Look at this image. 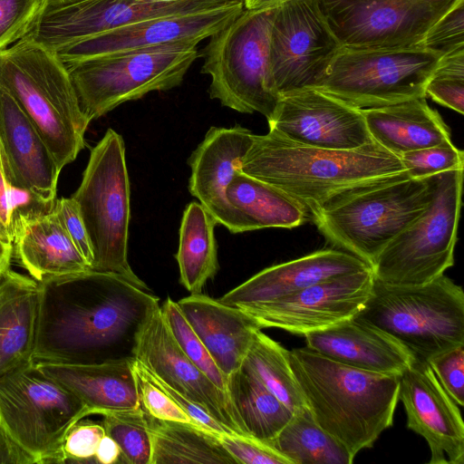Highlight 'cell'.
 <instances>
[{"instance_id":"cell-1","label":"cell","mask_w":464,"mask_h":464,"mask_svg":"<svg viewBox=\"0 0 464 464\" xmlns=\"http://www.w3.org/2000/svg\"><path fill=\"white\" fill-rule=\"evenodd\" d=\"M33 361L97 364L134 361L159 297L123 277L86 270L44 279Z\"/></svg>"},{"instance_id":"cell-2","label":"cell","mask_w":464,"mask_h":464,"mask_svg":"<svg viewBox=\"0 0 464 464\" xmlns=\"http://www.w3.org/2000/svg\"><path fill=\"white\" fill-rule=\"evenodd\" d=\"M289 361L315 422L354 458L392 426L399 375L350 367L306 346L289 351Z\"/></svg>"},{"instance_id":"cell-3","label":"cell","mask_w":464,"mask_h":464,"mask_svg":"<svg viewBox=\"0 0 464 464\" xmlns=\"http://www.w3.org/2000/svg\"><path fill=\"white\" fill-rule=\"evenodd\" d=\"M238 169L280 188L309 213L345 189L404 170L400 157L375 141L353 150L323 149L274 130L253 135Z\"/></svg>"},{"instance_id":"cell-4","label":"cell","mask_w":464,"mask_h":464,"mask_svg":"<svg viewBox=\"0 0 464 464\" xmlns=\"http://www.w3.org/2000/svg\"><path fill=\"white\" fill-rule=\"evenodd\" d=\"M432 192V176L413 179L403 170L345 189L310 216L331 246L372 267L390 242L427 209Z\"/></svg>"},{"instance_id":"cell-5","label":"cell","mask_w":464,"mask_h":464,"mask_svg":"<svg viewBox=\"0 0 464 464\" xmlns=\"http://www.w3.org/2000/svg\"><path fill=\"white\" fill-rule=\"evenodd\" d=\"M0 88L34 125L61 169L76 159L90 121L53 51L29 36L0 50Z\"/></svg>"},{"instance_id":"cell-6","label":"cell","mask_w":464,"mask_h":464,"mask_svg":"<svg viewBox=\"0 0 464 464\" xmlns=\"http://www.w3.org/2000/svg\"><path fill=\"white\" fill-rule=\"evenodd\" d=\"M353 317L387 334L420 361L464 345V292L444 274L420 285L374 278Z\"/></svg>"},{"instance_id":"cell-7","label":"cell","mask_w":464,"mask_h":464,"mask_svg":"<svg viewBox=\"0 0 464 464\" xmlns=\"http://www.w3.org/2000/svg\"><path fill=\"white\" fill-rule=\"evenodd\" d=\"M277 5L245 8L198 51L203 58L200 72L211 77L209 97L238 112H259L267 121L281 98L269 61L270 28Z\"/></svg>"},{"instance_id":"cell-8","label":"cell","mask_w":464,"mask_h":464,"mask_svg":"<svg viewBox=\"0 0 464 464\" xmlns=\"http://www.w3.org/2000/svg\"><path fill=\"white\" fill-rule=\"evenodd\" d=\"M130 196L124 140L110 128L92 149L82 182L72 198L90 239L91 269L120 276L150 291L128 261Z\"/></svg>"},{"instance_id":"cell-9","label":"cell","mask_w":464,"mask_h":464,"mask_svg":"<svg viewBox=\"0 0 464 464\" xmlns=\"http://www.w3.org/2000/svg\"><path fill=\"white\" fill-rule=\"evenodd\" d=\"M198 58L196 45H169L91 57L64 64L91 121L150 92L179 86Z\"/></svg>"},{"instance_id":"cell-10","label":"cell","mask_w":464,"mask_h":464,"mask_svg":"<svg viewBox=\"0 0 464 464\" xmlns=\"http://www.w3.org/2000/svg\"><path fill=\"white\" fill-rule=\"evenodd\" d=\"M89 415L75 394L34 361L0 376V425L36 464L63 463L65 434Z\"/></svg>"},{"instance_id":"cell-11","label":"cell","mask_w":464,"mask_h":464,"mask_svg":"<svg viewBox=\"0 0 464 464\" xmlns=\"http://www.w3.org/2000/svg\"><path fill=\"white\" fill-rule=\"evenodd\" d=\"M463 169L432 176L430 205L378 256L372 266L375 279L393 285H420L453 266Z\"/></svg>"},{"instance_id":"cell-12","label":"cell","mask_w":464,"mask_h":464,"mask_svg":"<svg viewBox=\"0 0 464 464\" xmlns=\"http://www.w3.org/2000/svg\"><path fill=\"white\" fill-rule=\"evenodd\" d=\"M441 57L420 46L342 47L315 88L361 110L426 97Z\"/></svg>"},{"instance_id":"cell-13","label":"cell","mask_w":464,"mask_h":464,"mask_svg":"<svg viewBox=\"0 0 464 464\" xmlns=\"http://www.w3.org/2000/svg\"><path fill=\"white\" fill-rule=\"evenodd\" d=\"M459 0H317L342 47L418 46Z\"/></svg>"},{"instance_id":"cell-14","label":"cell","mask_w":464,"mask_h":464,"mask_svg":"<svg viewBox=\"0 0 464 464\" xmlns=\"http://www.w3.org/2000/svg\"><path fill=\"white\" fill-rule=\"evenodd\" d=\"M341 48L317 0L280 3L269 35L271 74L280 97L315 88Z\"/></svg>"},{"instance_id":"cell-15","label":"cell","mask_w":464,"mask_h":464,"mask_svg":"<svg viewBox=\"0 0 464 464\" xmlns=\"http://www.w3.org/2000/svg\"><path fill=\"white\" fill-rule=\"evenodd\" d=\"M372 267L314 284L285 298L239 307L262 328L304 335L353 317L369 297Z\"/></svg>"},{"instance_id":"cell-16","label":"cell","mask_w":464,"mask_h":464,"mask_svg":"<svg viewBox=\"0 0 464 464\" xmlns=\"http://www.w3.org/2000/svg\"><path fill=\"white\" fill-rule=\"evenodd\" d=\"M269 130L308 146L353 150L373 142L361 109L316 88L281 96Z\"/></svg>"},{"instance_id":"cell-17","label":"cell","mask_w":464,"mask_h":464,"mask_svg":"<svg viewBox=\"0 0 464 464\" xmlns=\"http://www.w3.org/2000/svg\"><path fill=\"white\" fill-rule=\"evenodd\" d=\"M245 9L244 5L202 13L136 21L54 51L63 64L132 50L169 45H198Z\"/></svg>"},{"instance_id":"cell-18","label":"cell","mask_w":464,"mask_h":464,"mask_svg":"<svg viewBox=\"0 0 464 464\" xmlns=\"http://www.w3.org/2000/svg\"><path fill=\"white\" fill-rule=\"evenodd\" d=\"M202 12L207 10L190 4H146L131 0L45 4L25 36L54 52L136 21Z\"/></svg>"},{"instance_id":"cell-19","label":"cell","mask_w":464,"mask_h":464,"mask_svg":"<svg viewBox=\"0 0 464 464\" xmlns=\"http://www.w3.org/2000/svg\"><path fill=\"white\" fill-rule=\"evenodd\" d=\"M135 359L156 379L200 406L229 433L248 436L240 425L227 392L217 387L182 352L160 307L140 336Z\"/></svg>"},{"instance_id":"cell-20","label":"cell","mask_w":464,"mask_h":464,"mask_svg":"<svg viewBox=\"0 0 464 464\" xmlns=\"http://www.w3.org/2000/svg\"><path fill=\"white\" fill-rule=\"evenodd\" d=\"M399 401L407 428L424 438L430 464L464 463V423L459 405L440 384L428 362L413 359L400 375Z\"/></svg>"},{"instance_id":"cell-21","label":"cell","mask_w":464,"mask_h":464,"mask_svg":"<svg viewBox=\"0 0 464 464\" xmlns=\"http://www.w3.org/2000/svg\"><path fill=\"white\" fill-rule=\"evenodd\" d=\"M253 135L240 125L210 127L190 155L188 180L190 194L213 217L217 224L231 233L249 231L245 218L227 201V188L249 150Z\"/></svg>"},{"instance_id":"cell-22","label":"cell","mask_w":464,"mask_h":464,"mask_svg":"<svg viewBox=\"0 0 464 464\" xmlns=\"http://www.w3.org/2000/svg\"><path fill=\"white\" fill-rule=\"evenodd\" d=\"M0 157L9 185L55 203L61 169L14 98L0 88Z\"/></svg>"},{"instance_id":"cell-23","label":"cell","mask_w":464,"mask_h":464,"mask_svg":"<svg viewBox=\"0 0 464 464\" xmlns=\"http://www.w3.org/2000/svg\"><path fill=\"white\" fill-rule=\"evenodd\" d=\"M368 267L371 266L343 250L321 249L261 270L219 301L237 307L270 303L332 277Z\"/></svg>"},{"instance_id":"cell-24","label":"cell","mask_w":464,"mask_h":464,"mask_svg":"<svg viewBox=\"0 0 464 464\" xmlns=\"http://www.w3.org/2000/svg\"><path fill=\"white\" fill-rule=\"evenodd\" d=\"M304 336L310 350L367 372L400 376L413 360L393 338L354 317Z\"/></svg>"},{"instance_id":"cell-25","label":"cell","mask_w":464,"mask_h":464,"mask_svg":"<svg viewBox=\"0 0 464 464\" xmlns=\"http://www.w3.org/2000/svg\"><path fill=\"white\" fill-rule=\"evenodd\" d=\"M177 304L226 378L239 369L261 329L257 323L239 307L201 293Z\"/></svg>"},{"instance_id":"cell-26","label":"cell","mask_w":464,"mask_h":464,"mask_svg":"<svg viewBox=\"0 0 464 464\" xmlns=\"http://www.w3.org/2000/svg\"><path fill=\"white\" fill-rule=\"evenodd\" d=\"M132 362L36 363L47 375L75 394L90 415H103L140 407Z\"/></svg>"},{"instance_id":"cell-27","label":"cell","mask_w":464,"mask_h":464,"mask_svg":"<svg viewBox=\"0 0 464 464\" xmlns=\"http://www.w3.org/2000/svg\"><path fill=\"white\" fill-rule=\"evenodd\" d=\"M40 284L12 271L0 274V376L33 361Z\"/></svg>"},{"instance_id":"cell-28","label":"cell","mask_w":464,"mask_h":464,"mask_svg":"<svg viewBox=\"0 0 464 464\" xmlns=\"http://www.w3.org/2000/svg\"><path fill=\"white\" fill-rule=\"evenodd\" d=\"M14 243L21 265L37 282L90 270L55 212L13 223Z\"/></svg>"},{"instance_id":"cell-29","label":"cell","mask_w":464,"mask_h":464,"mask_svg":"<svg viewBox=\"0 0 464 464\" xmlns=\"http://www.w3.org/2000/svg\"><path fill=\"white\" fill-rule=\"evenodd\" d=\"M362 111L372 139L397 156L451 139L448 125L426 97Z\"/></svg>"},{"instance_id":"cell-30","label":"cell","mask_w":464,"mask_h":464,"mask_svg":"<svg viewBox=\"0 0 464 464\" xmlns=\"http://www.w3.org/2000/svg\"><path fill=\"white\" fill-rule=\"evenodd\" d=\"M229 204L245 218L249 231L293 228L306 222L310 213L280 188L237 170L227 188Z\"/></svg>"},{"instance_id":"cell-31","label":"cell","mask_w":464,"mask_h":464,"mask_svg":"<svg viewBox=\"0 0 464 464\" xmlns=\"http://www.w3.org/2000/svg\"><path fill=\"white\" fill-rule=\"evenodd\" d=\"M226 392L243 430L258 440H273L294 415L244 365L227 376Z\"/></svg>"},{"instance_id":"cell-32","label":"cell","mask_w":464,"mask_h":464,"mask_svg":"<svg viewBox=\"0 0 464 464\" xmlns=\"http://www.w3.org/2000/svg\"><path fill=\"white\" fill-rule=\"evenodd\" d=\"M147 419L152 443L150 464H238L218 433L192 423Z\"/></svg>"},{"instance_id":"cell-33","label":"cell","mask_w":464,"mask_h":464,"mask_svg":"<svg viewBox=\"0 0 464 464\" xmlns=\"http://www.w3.org/2000/svg\"><path fill=\"white\" fill-rule=\"evenodd\" d=\"M216 225L213 217L199 202L189 203L183 212L175 258L179 268V282L190 294L201 293L206 283L218 271Z\"/></svg>"},{"instance_id":"cell-34","label":"cell","mask_w":464,"mask_h":464,"mask_svg":"<svg viewBox=\"0 0 464 464\" xmlns=\"http://www.w3.org/2000/svg\"><path fill=\"white\" fill-rule=\"evenodd\" d=\"M291 464H351L354 457L314 420L309 410L290 421L266 442Z\"/></svg>"},{"instance_id":"cell-35","label":"cell","mask_w":464,"mask_h":464,"mask_svg":"<svg viewBox=\"0 0 464 464\" xmlns=\"http://www.w3.org/2000/svg\"><path fill=\"white\" fill-rule=\"evenodd\" d=\"M242 365L294 413L309 410L289 361V351L261 329L254 335Z\"/></svg>"},{"instance_id":"cell-36","label":"cell","mask_w":464,"mask_h":464,"mask_svg":"<svg viewBox=\"0 0 464 464\" xmlns=\"http://www.w3.org/2000/svg\"><path fill=\"white\" fill-rule=\"evenodd\" d=\"M105 434L112 438L128 464H150L151 435L146 413L139 407L102 415Z\"/></svg>"},{"instance_id":"cell-37","label":"cell","mask_w":464,"mask_h":464,"mask_svg":"<svg viewBox=\"0 0 464 464\" xmlns=\"http://www.w3.org/2000/svg\"><path fill=\"white\" fill-rule=\"evenodd\" d=\"M164 320L182 352L219 389L226 392L227 378L192 329L177 302L167 298L160 306Z\"/></svg>"},{"instance_id":"cell-38","label":"cell","mask_w":464,"mask_h":464,"mask_svg":"<svg viewBox=\"0 0 464 464\" xmlns=\"http://www.w3.org/2000/svg\"><path fill=\"white\" fill-rule=\"evenodd\" d=\"M425 94L437 103L463 114L464 48L440 58L426 85Z\"/></svg>"},{"instance_id":"cell-39","label":"cell","mask_w":464,"mask_h":464,"mask_svg":"<svg viewBox=\"0 0 464 464\" xmlns=\"http://www.w3.org/2000/svg\"><path fill=\"white\" fill-rule=\"evenodd\" d=\"M405 172L413 179L464 169V153L446 140L437 145L405 152L399 156Z\"/></svg>"},{"instance_id":"cell-40","label":"cell","mask_w":464,"mask_h":464,"mask_svg":"<svg viewBox=\"0 0 464 464\" xmlns=\"http://www.w3.org/2000/svg\"><path fill=\"white\" fill-rule=\"evenodd\" d=\"M140 407L160 420H174L195 424V421L153 380L138 360L132 362Z\"/></svg>"},{"instance_id":"cell-41","label":"cell","mask_w":464,"mask_h":464,"mask_svg":"<svg viewBox=\"0 0 464 464\" xmlns=\"http://www.w3.org/2000/svg\"><path fill=\"white\" fill-rule=\"evenodd\" d=\"M46 0H0V50L24 37Z\"/></svg>"},{"instance_id":"cell-42","label":"cell","mask_w":464,"mask_h":464,"mask_svg":"<svg viewBox=\"0 0 464 464\" xmlns=\"http://www.w3.org/2000/svg\"><path fill=\"white\" fill-rule=\"evenodd\" d=\"M464 0H459L425 34L418 46L446 55L464 48Z\"/></svg>"},{"instance_id":"cell-43","label":"cell","mask_w":464,"mask_h":464,"mask_svg":"<svg viewBox=\"0 0 464 464\" xmlns=\"http://www.w3.org/2000/svg\"><path fill=\"white\" fill-rule=\"evenodd\" d=\"M105 435L102 423L80 420L67 431L62 444L63 463L94 459L101 439Z\"/></svg>"},{"instance_id":"cell-44","label":"cell","mask_w":464,"mask_h":464,"mask_svg":"<svg viewBox=\"0 0 464 464\" xmlns=\"http://www.w3.org/2000/svg\"><path fill=\"white\" fill-rule=\"evenodd\" d=\"M428 363L448 395L464 406V345L441 353Z\"/></svg>"},{"instance_id":"cell-45","label":"cell","mask_w":464,"mask_h":464,"mask_svg":"<svg viewBox=\"0 0 464 464\" xmlns=\"http://www.w3.org/2000/svg\"><path fill=\"white\" fill-rule=\"evenodd\" d=\"M220 442L238 464H291L266 442L249 436L219 434Z\"/></svg>"},{"instance_id":"cell-46","label":"cell","mask_w":464,"mask_h":464,"mask_svg":"<svg viewBox=\"0 0 464 464\" xmlns=\"http://www.w3.org/2000/svg\"><path fill=\"white\" fill-rule=\"evenodd\" d=\"M53 211L71 240L92 268V250L77 203L72 198H62L55 201Z\"/></svg>"},{"instance_id":"cell-47","label":"cell","mask_w":464,"mask_h":464,"mask_svg":"<svg viewBox=\"0 0 464 464\" xmlns=\"http://www.w3.org/2000/svg\"><path fill=\"white\" fill-rule=\"evenodd\" d=\"M12 222L51 213L55 203H50L29 189L9 185Z\"/></svg>"},{"instance_id":"cell-48","label":"cell","mask_w":464,"mask_h":464,"mask_svg":"<svg viewBox=\"0 0 464 464\" xmlns=\"http://www.w3.org/2000/svg\"><path fill=\"white\" fill-rule=\"evenodd\" d=\"M14 237L9 184L0 157V241L14 244Z\"/></svg>"},{"instance_id":"cell-49","label":"cell","mask_w":464,"mask_h":464,"mask_svg":"<svg viewBox=\"0 0 464 464\" xmlns=\"http://www.w3.org/2000/svg\"><path fill=\"white\" fill-rule=\"evenodd\" d=\"M0 464H36L34 457L21 448L1 425Z\"/></svg>"},{"instance_id":"cell-50","label":"cell","mask_w":464,"mask_h":464,"mask_svg":"<svg viewBox=\"0 0 464 464\" xmlns=\"http://www.w3.org/2000/svg\"><path fill=\"white\" fill-rule=\"evenodd\" d=\"M146 4H190L202 7L207 11L244 5L245 0H131ZM245 7V6H244Z\"/></svg>"},{"instance_id":"cell-51","label":"cell","mask_w":464,"mask_h":464,"mask_svg":"<svg viewBox=\"0 0 464 464\" xmlns=\"http://www.w3.org/2000/svg\"><path fill=\"white\" fill-rule=\"evenodd\" d=\"M121 457V450L116 441L108 435H104L97 447L94 461L101 464H113Z\"/></svg>"},{"instance_id":"cell-52","label":"cell","mask_w":464,"mask_h":464,"mask_svg":"<svg viewBox=\"0 0 464 464\" xmlns=\"http://www.w3.org/2000/svg\"><path fill=\"white\" fill-rule=\"evenodd\" d=\"M12 253L13 244L0 241V274L9 268Z\"/></svg>"},{"instance_id":"cell-53","label":"cell","mask_w":464,"mask_h":464,"mask_svg":"<svg viewBox=\"0 0 464 464\" xmlns=\"http://www.w3.org/2000/svg\"><path fill=\"white\" fill-rule=\"evenodd\" d=\"M285 0H245L246 9H257L266 6L277 5Z\"/></svg>"},{"instance_id":"cell-54","label":"cell","mask_w":464,"mask_h":464,"mask_svg":"<svg viewBox=\"0 0 464 464\" xmlns=\"http://www.w3.org/2000/svg\"><path fill=\"white\" fill-rule=\"evenodd\" d=\"M80 0H46V5L67 4Z\"/></svg>"}]
</instances>
